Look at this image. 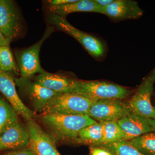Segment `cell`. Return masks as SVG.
Instances as JSON below:
<instances>
[{"label":"cell","instance_id":"cell-1","mask_svg":"<svg viewBox=\"0 0 155 155\" xmlns=\"http://www.w3.org/2000/svg\"><path fill=\"white\" fill-rule=\"evenodd\" d=\"M39 120L58 140H78V134L84 127L97 123L88 115L47 114Z\"/></svg>","mask_w":155,"mask_h":155},{"label":"cell","instance_id":"cell-2","mask_svg":"<svg viewBox=\"0 0 155 155\" xmlns=\"http://www.w3.org/2000/svg\"><path fill=\"white\" fill-rule=\"evenodd\" d=\"M69 92L83 96L93 102L103 100H122L130 93L127 89L110 82L76 79L72 80Z\"/></svg>","mask_w":155,"mask_h":155},{"label":"cell","instance_id":"cell-3","mask_svg":"<svg viewBox=\"0 0 155 155\" xmlns=\"http://www.w3.org/2000/svg\"><path fill=\"white\" fill-rule=\"evenodd\" d=\"M93 102L73 92L58 94L53 97L44 108L43 114L88 115Z\"/></svg>","mask_w":155,"mask_h":155},{"label":"cell","instance_id":"cell-4","mask_svg":"<svg viewBox=\"0 0 155 155\" xmlns=\"http://www.w3.org/2000/svg\"><path fill=\"white\" fill-rule=\"evenodd\" d=\"M49 20L58 30L74 38L87 52L95 59L102 58L105 53V48L102 42L95 37L81 31L73 26L65 18L51 13Z\"/></svg>","mask_w":155,"mask_h":155},{"label":"cell","instance_id":"cell-5","mask_svg":"<svg viewBox=\"0 0 155 155\" xmlns=\"http://www.w3.org/2000/svg\"><path fill=\"white\" fill-rule=\"evenodd\" d=\"M54 30V26L48 27L42 37L38 41L25 49L16 53L20 76L31 78L35 74L45 72L40 62V51L44 42L50 36Z\"/></svg>","mask_w":155,"mask_h":155},{"label":"cell","instance_id":"cell-6","mask_svg":"<svg viewBox=\"0 0 155 155\" xmlns=\"http://www.w3.org/2000/svg\"><path fill=\"white\" fill-rule=\"evenodd\" d=\"M23 30L20 11L11 0H0V32L10 41L19 37Z\"/></svg>","mask_w":155,"mask_h":155},{"label":"cell","instance_id":"cell-7","mask_svg":"<svg viewBox=\"0 0 155 155\" xmlns=\"http://www.w3.org/2000/svg\"><path fill=\"white\" fill-rule=\"evenodd\" d=\"M131 113L128 102L121 100H103L93 102L88 116L99 122H117Z\"/></svg>","mask_w":155,"mask_h":155},{"label":"cell","instance_id":"cell-8","mask_svg":"<svg viewBox=\"0 0 155 155\" xmlns=\"http://www.w3.org/2000/svg\"><path fill=\"white\" fill-rule=\"evenodd\" d=\"M17 86L30 100L35 110L42 112L48 103L53 97L59 93L42 86L30 78L21 76L14 78Z\"/></svg>","mask_w":155,"mask_h":155},{"label":"cell","instance_id":"cell-9","mask_svg":"<svg viewBox=\"0 0 155 155\" xmlns=\"http://www.w3.org/2000/svg\"><path fill=\"white\" fill-rule=\"evenodd\" d=\"M155 81L148 76L128 102L132 113L147 119H155V108L151 104Z\"/></svg>","mask_w":155,"mask_h":155},{"label":"cell","instance_id":"cell-10","mask_svg":"<svg viewBox=\"0 0 155 155\" xmlns=\"http://www.w3.org/2000/svg\"><path fill=\"white\" fill-rule=\"evenodd\" d=\"M30 137L29 146L35 155H61L54 140L32 119L27 121Z\"/></svg>","mask_w":155,"mask_h":155},{"label":"cell","instance_id":"cell-11","mask_svg":"<svg viewBox=\"0 0 155 155\" xmlns=\"http://www.w3.org/2000/svg\"><path fill=\"white\" fill-rule=\"evenodd\" d=\"M14 77L0 70V92L8 100L10 104L24 119H32L33 112L23 104L16 90Z\"/></svg>","mask_w":155,"mask_h":155},{"label":"cell","instance_id":"cell-12","mask_svg":"<svg viewBox=\"0 0 155 155\" xmlns=\"http://www.w3.org/2000/svg\"><path fill=\"white\" fill-rule=\"evenodd\" d=\"M30 137L27 127L19 121L0 136V151L19 150L29 146Z\"/></svg>","mask_w":155,"mask_h":155},{"label":"cell","instance_id":"cell-13","mask_svg":"<svg viewBox=\"0 0 155 155\" xmlns=\"http://www.w3.org/2000/svg\"><path fill=\"white\" fill-rule=\"evenodd\" d=\"M103 10V14L116 21L138 19L143 13L138 3L131 0H114Z\"/></svg>","mask_w":155,"mask_h":155},{"label":"cell","instance_id":"cell-14","mask_svg":"<svg viewBox=\"0 0 155 155\" xmlns=\"http://www.w3.org/2000/svg\"><path fill=\"white\" fill-rule=\"evenodd\" d=\"M117 122L125 134L124 139L126 140L154 131L148 119L132 112Z\"/></svg>","mask_w":155,"mask_h":155},{"label":"cell","instance_id":"cell-15","mask_svg":"<svg viewBox=\"0 0 155 155\" xmlns=\"http://www.w3.org/2000/svg\"><path fill=\"white\" fill-rule=\"evenodd\" d=\"M51 13L65 18L68 14L76 12H93L103 14V7L94 0H79L63 5L49 7Z\"/></svg>","mask_w":155,"mask_h":155},{"label":"cell","instance_id":"cell-16","mask_svg":"<svg viewBox=\"0 0 155 155\" xmlns=\"http://www.w3.org/2000/svg\"><path fill=\"white\" fill-rule=\"evenodd\" d=\"M73 79L60 75L46 72L35 76L34 80L57 93L69 92Z\"/></svg>","mask_w":155,"mask_h":155},{"label":"cell","instance_id":"cell-17","mask_svg":"<svg viewBox=\"0 0 155 155\" xmlns=\"http://www.w3.org/2000/svg\"><path fill=\"white\" fill-rule=\"evenodd\" d=\"M96 146L107 151L112 155H143L128 140L125 139L101 143Z\"/></svg>","mask_w":155,"mask_h":155},{"label":"cell","instance_id":"cell-18","mask_svg":"<svg viewBox=\"0 0 155 155\" xmlns=\"http://www.w3.org/2000/svg\"><path fill=\"white\" fill-rule=\"evenodd\" d=\"M18 114L10 104L0 98V136L19 121Z\"/></svg>","mask_w":155,"mask_h":155},{"label":"cell","instance_id":"cell-19","mask_svg":"<svg viewBox=\"0 0 155 155\" xmlns=\"http://www.w3.org/2000/svg\"><path fill=\"white\" fill-rule=\"evenodd\" d=\"M0 70L12 76H19L20 74L18 65L9 46H0Z\"/></svg>","mask_w":155,"mask_h":155},{"label":"cell","instance_id":"cell-20","mask_svg":"<svg viewBox=\"0 0 155 155\" xmlns=\"http://www.w3.org/2000/svg\"><path fill=\"white\" fill-rule=\"evenodd\" d=\"M143 155H155V132L145 134L128 140Z\"/></svg>","mask_w":155,"mask_h":155},{"label":"cell","instance_id":"cell-21","mask_svg":"<svg viewBox=\"0 0 155 155\" xmlns=\"http://www.w3.org/2000/svg\"><path fill=\"white\" fill-rule=\"evenodd\" d=\"M99 123L102 130L101 143L112 142L125 138V134L116 121H104Z\"/></svg>","mask_w":155,"mask_h":155},{"label":"cell","instance_id":"cell-22","mask_svg":"<svg viewBox=\"0 0 155 155\" xmlns=\"http://www.w3.org/2000/svg\"><path fill=\"white\" fill-rule=\"evenodd\" d=\"M102 137L101 126L97 122L82 128L78 134V140L97 145L101 143Z\"/></svg>","mask_w":155,"mask_h":155},{"label":"cell","instance_id":"cell-23","mask_svg":"<svg viewBox=\"0 0 155 155\" xmlns=\"http://www.w3.org/2000/svg\"><path fill=\"white\" fill-rule=\"evenodd\" d=\"M5 155H35L30 147L14 150L9 152Z\"/></svg>","mask_w":155,"mask_h":155},{"label":"cell","instance_id":"cell-24","mask_svg":"<svg viewBox=\"0 0 155 155\" xmlns=\"http://www.w3.org/2000/svg\"><path fill=\"white\" fill-rule=\"evenodd\" d=\"M76 0H51L47 1L49 7L51 6H60L66 4L74 2Z\"/></svg>","mask_w":155,"mask_h":155},{"label":"cell","instance_id":"cell-25","mask_svg":"<svg viewBox=\"0 0 155 155\" xmlns=\"http://www.w3.org/2000/svg\"><path fill=\"white\" fill-rule=\"evenodd\" d=\"M92 155H112L104 149L97 148L93 150Z\"/></svg>","mask_w":155,"mask_h":155},{"label":"cell","instance_id":"cell-26","mask_svg":"<svg viewBox=\"0 0 155 155\" xmlns=\"http://www.w3.org/2000/svg\"><path fill=\"white\" fill-rule=\"evenodd\" d=\"M11 41L0 32V46H9Z\"/></svg>","mask_w":155,"mask_h":155},{"label":"cell","instance_id":"cell-27","mask_svg":"<svg viewBox=\"0 0 155 155\" xmlns=\"http://www.w3.org/2000/svg\"><path fill=\"white\" fill-rule=\"evenodd\" d=\"M97 3L102 7H107L113 2L114 0H94Z\"/></svg>","mask_w":155,"mask_h":155},{"label":"cell","instance_id":"cell-28","mask_svg":"<svg viewBox=\"0 0 155 155\" xmlns=\"http://www.w3.org/2000/svg\"><path fill=\"white\" fill-rule=\"evenodd\" d=\"M148 119L149 122L151 127H152L154 131H155V119Z\"/></svg>","mask_w":155,"mask_h":155},{"label":"cell","instance_id":"cell-29","mask_svg":"<svg viewBox=\"0 0 155 155\" xmlns=\"http://www.w3.org/2000/svg\"><path fill=\"white\" fill-rule=\"evenodd\" d=\"M149 76V77L151 78H152V79H153V80H154L155 81V68Z\"/></svg>","mask_w":155,"mask_h":155}]
</instances>
